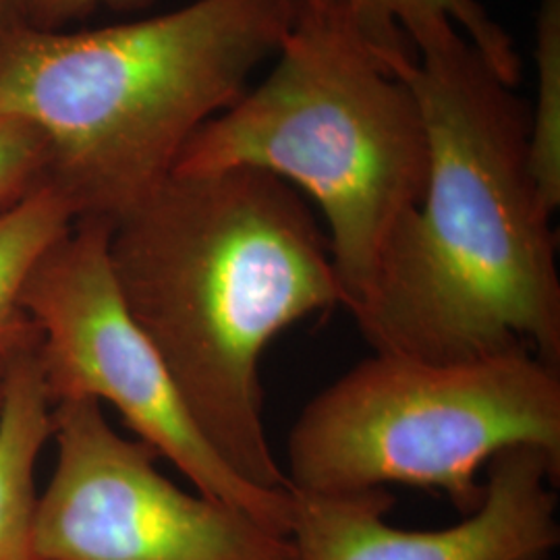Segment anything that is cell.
<instances>
[{
  "label": "cell",
  "instance_id": "1",
  "mask_svg": "<svg viewBox=\"0 0 560 560\" xmlns=\"http://www.w3.org/2000/svg\"><path fill=\"white\" fill-rule=\"evenodd\" d=\"M430 168L353 312L374 353L480 360L529 349L560 365L555 212L527 166L529 108L463 34L418 52Z\"/></svg>",
  "mask_w": 560,
  "mask_h": 560
},
{
  "label": "cell",
  "instance_id": "2",
  "mask_svg": "<svg viewBox=\"0 0 560 560\" xmlns=\"http://www.w3.org/2000/svg\"><path fill=\"white\" fill-rule=\"evenodd\" d=\"M108 254L201 436L243 480L289 492L264 425L261 355L345 305L310 203L258 168L171 173L113 222Z\"/></svg>",
  "mask_w": 560,
  "mask_h": 560
},
{
  "label": "cell",
  "instance_id": "3",
  "mask_svg": "<svg viewBox=\"0 0 560 560\" xmlns=\"http://www.w3.org/2000/svg\"><path fill=\"white\" fill-rule=\"evenodd\" d=\"M298 0H196L101 30H30L0 57V119L32 125L75 221H117L279 52Z\"/></svg>",
  "mask_w": 560,
  "mask_h": 560
},
{
  "label": "cell",
  "instance_id": "4",
  "mask_svg": "<svg viewBox=\"0 0 560 560\" xmlns=\"http://www.w3.org/2000/svg\"><path fill=\"white\" fill-rule=\"evenodd\" d=\"M277 57L254 92L201 125L173 173L258 168L316 201L353 314L423 198L430 148L420 102L339 0H298Z\"/></svg>",
  "mask_w": 560,
  "mask_h": 560
},
{
  "label": "cell",
  "instance_id": "5",
  "mask_svg": "<svg viewBox=\"0 0 560 560\" xmlns=\"http://www.w3.org/2000/svg\"><path fill=\"white\" fill-rule=\"evenodd\" d=\"M511 446L560 463L559 368L529 349L436 363L374 353L324 388L289 434L291 490H439L460 515L483 499L481 467Z\"/></svg>",
  "mask_w": 560,
  "mask_h": 560
},
{
  "label": "cell",
  "instance_id": "6",
  "mask_svg": "<svg viewBox=\"0 0 560 560\" xmlns=\"http://www.w3.org/2000/svg\"><path fill=\"white\" fill-rule=\"evenodd\" d=\"M113 221L83 217L38 261L23 307L40 330L42 378L50 402L98 400L196 490L240 506L289 536L293 494L261 490L237 476L201 436L161 353L120 295L110 264Z\"/></svg>",
  "mask_w": 560,
  "mask_h": 560
},
{
  "label": "cell",
  "instance_id": "7",
  "mask_svg": "<svg viewBox=\"0 0 560 560\" xmlns=\"http://www.w3.org/2000/svg\"><path fill=\"white\" fill-rule=\"evenodd\" d=\"M57 467L36 511V560H298L289 536L240 506L189 494L98 400L52 405Z\"/></svg>",
  "mask_w": 560,
  "mask_h": 560
},
{
  "label": "cell",
  "instance_id": "8",
  "mask_svg": "<svg viewBox=\"0 0 560 560\" xmlns=\"http://www.w3.org/2000/svg\"><path fill=\"white\" fill-rule=\"evenodd\" d=\"M560 463L536 446H511L488 463L481 504L459 523L411 532L386 521L395 497L291 490L289 538L298 560H546L559 546Z\"/></svg>",
  "mask_w": 560,
  "mask_h": 560
},
{
  "label": "cell",
  "instance_id": "9",
  "mask_svg": "<svg viewBox=\"0 0 560 560\" xmlns=\"http://www.w3.org/2000/svg\"><path fill=\"white\" fill-rule=\"evenodd\" d=\"M38 347L4 361L0 399V560H36V463L52 436V402L42 378Z\"/></svg>",
  "mask_w": 560,
  "mask_h": 560
},
{
  "label": "cell",
  "instance_id": "10",
  "mask_svg": "<svg viewBox=\"0 0 560 560\" xmlns=\"http://www.w3.org/2000/svg\"><path fill=\"white\" fill-rule=\"evenodd\" d=\"M365 38L405 75L418 52L463 34L506 85L521 78L513 40L478 0H339Z\"/></svg>",
  "mask_w": 560,
  "mask_h": 560
},
{
  "label": "cell",
  "instance_id": "11",
  "mask_svg": "<svg viewBox=\"0 0 560 560\" xmlns=\"http://www.w3.org/2000/svg\"><path fill=\"white\" fill-rule=\"evenodd\" d=\"M73 222V210L48 183L0 212V363L40 345L23 291L42 256Z\"/></svg>",
  "mask_w": 560,
  "mask_h": 560
},
{
  "label": "cell",
  "instance_id": "12",
  "mask_svg": "<svg viewBox=\"0 0 560 560\" xmlns=\"http://www.w3.org/2000/svg\"><path fill=\"white\" fill-rule=\"evenodd\" d=\"M536 104L529 110L527 166L541 200L560 206V0H540L536 13Z\"/></svg>",
  "mask_w": 560,
  "mask_h": 560
},
{
  "label": "cell",
  "instance_id": "13",
  "mask_svg": "<svg viewBox=\"0 0 560 560\" xmlns=\"http://www.w3.org/2000/svg\"><path fill=\"white\" fill-rule=\"evenodd\" d=\"M48 152L40 133L18 119H0V212L46 183Z\"/></svg>",
  "mask_w": 560,
  "mask_h": 560
},
{
  "label": "cell",
  "instance_id": "14",
  "mask_svg": "<svg viewBox=\"0 0 560 560\" xmlns=\"http://www.w3.org/2000/svg\"><path fill=\"white\" fill-rule=\"evenodd\" d=\"M148 0H32V27L60 30L71 21L83 20L101 7L133 9Z\"/></svg>",
  "mask_w": 560,
  "mask_h": 560
},
{
  "label": "cell",
  "instance_id": "15",
  "mask_svg": "<svg viewBox=\"0 0 560 560\" xmlns=\"http://www.w3.org/2000/svg\"><path fill=\"white\" fill-rule=\"evenodd\" d=\"M32 30V0H0V57Z\"/></svg>",
  "mask_w": 560,
  "mask_h": 560
},
{
  "label": "cell",
  "instance_id": "16",
  "mask_svg": "<svg viewBox=\"0 0 560 560\" xmlns=\"http://www.w3.org/2000/svg\"><path fill=\"white\" fill-rule=\"evenodd\" d=\"M2 376H4V363H0V399H2Z\"/></svg>",
  "mask_w": 560,
  "mask_h": 560
}]
</instances>
